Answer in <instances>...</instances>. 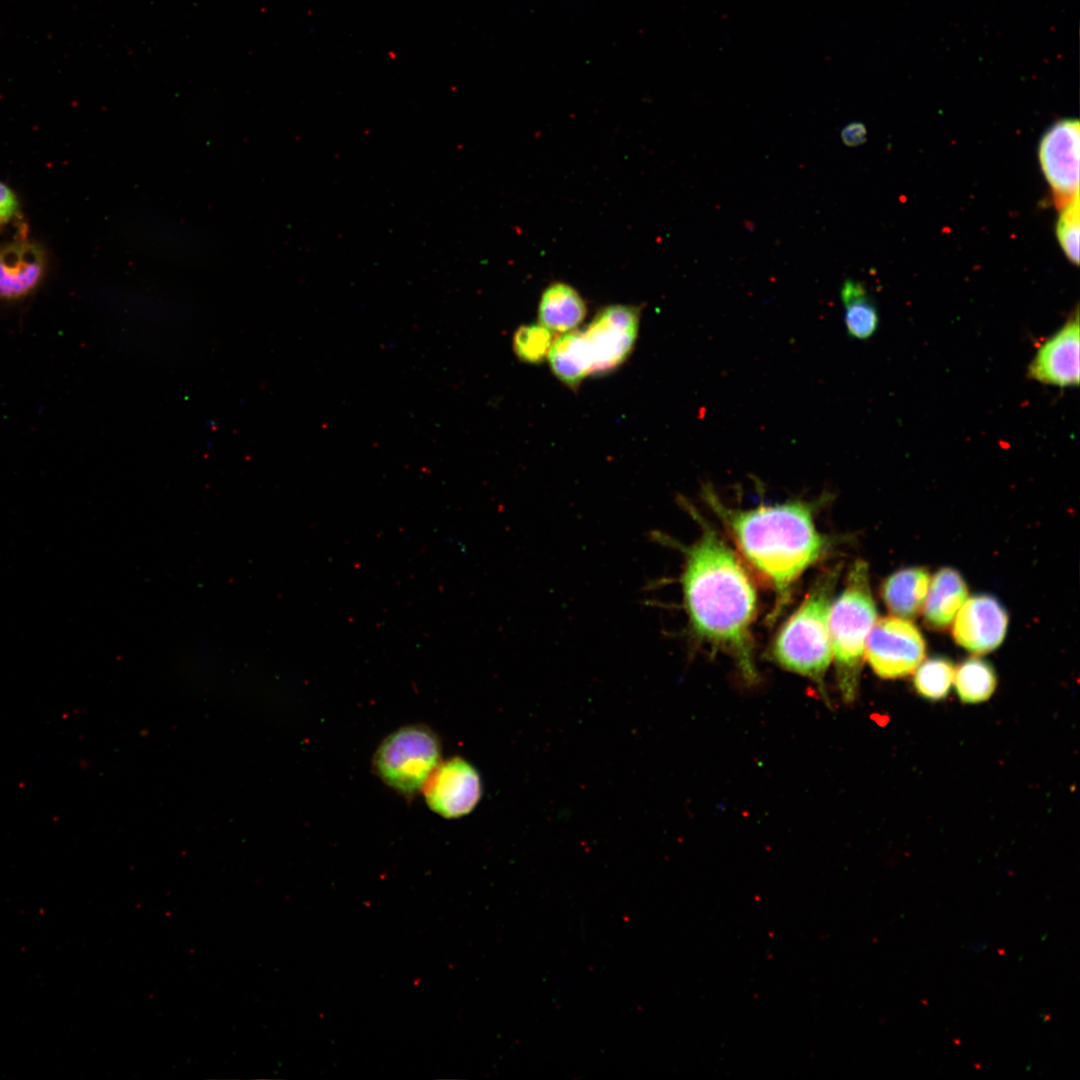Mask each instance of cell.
I'll return each instance as SVG.
<instances>
[{"label": "cell", "instance_id": "8992f818", "mask_svg": "<svg viewBox=\"0 0 1080 1080\" xmlns=\"http://www.w3.org/2000/svg\"><path fill=\"white\" fill-rule=\"evenodd\" d=\"M925 650L924 638L911 621L884 617L871 628L865 655L876 675L896 679L913 673L924 660Z\"/></svg>", "mask_w": 1080, "mask_h": 1080}, {"label": "cell", "instance_id": "9c48e42d", "mask_svg": "<svg viewBox=\"0 0 1080 1080\" xmlns=\"http://www.w3.org/2000/svg\"><path fill=\"white\" fill-rule=\"evenodd\" d=\"M423 789L428 806L445 818L467 815L478 804L482 794L478 772L460 757L439 763Z\"/></svg>", "mask_w": 1080, "mask_h": 1080}, {"label": "cell", "instance_id": "3957f363", "mask_svg": "<svg viewBox=\"0 0 1080 1080\" xmlns=\"http://www.w3.org/2000/svg\"><path fill=\"white\" fill-rule=\"evenodd\" d=\"M839 576L835 567L819 575L797 610L782 625L771 648L782 668L813 681L825 701L824 677L832 661L829 613Z\"/></svg>", "mask_w": 1080, "mask_h": 1080}, {"label": "cell", "instance_id": "ac0fdd59", "mask_svg": "<svg viewBox=\"0 0 1080 1080\" xmlns=\"http://www.w3.org/2000/svg\"><path fill=\"white\" fill-rule=\"evenodd\" d=\"M956 692L963 703L977 704L988 700L994 693L997 677L990 663L971 657L955 669Z\"/></svg>", "mask_w": 1080, "mask_h": 1080}, {"label": "cell", "instance_id": "8fae6325", "mask_svg": "<svg viewBox=\"0 0 1080 1080\" xmlns=\"http://www.w3.org/2000/svg\"><path fill=\"white\" fill-rule=\"evenodd\" d=\"M1079 311L1075 308L1065 324L1038 349L1027 376L1043 384L1072 387L1079 384Z\"/></svg>", "mask_w": 1080, "mask_h": 1080}, {"label": "cell", "instance_id": "603a6c76", "mask_svg": "<svg viewBox=\"0 0 1080 1080\" xmlns=\"http://www.w3.org/2000/svg\"><path fill=\"white\" fill-rule=\"evenodd\" d=\"M867 138V130L861 122H851L847 124L841 131V139L843 143L849 147H856L863 144Z\"/></svg>", "mask_w": 1080, "mask_h": 1080}, {"label": "cell", "instance_id": "e0dca14e", "mask_svg": "<svg viewBox=\"0 0 1080 1080\" xmlns=\"http://www.w3.org/2000/svg\"><path fill=\"white\" fill-rule=\"evenodd\" d=\"M840 296L848 336L857 340L872 337L879 327L880 319L876 305L864 285L847 279L841 286Z\"/></svg>", "mask_w": 1080, "mask_h": 1080}, {"label": "cell", "instance_id": "d6986e66", "mask_svg": "<svg viewBox=\"0 0 1080 1080\" xmlns=\"http://www.w3.org/2000/svg\"><path fill=\"white\" fill-rule=\"evenodd\" d=\"M914 687L925 699L938 701L945 698L954 680L955 667L945 657H934L922 661L914 671Z\"/></svg>", "mask_w": 1080, "mask_h": 1080}, {"label": "cell", "instance_id": "ba28073f", "mask_svg": "<svg viewBox=\"0 0 1080 1080\" xmlns=\"http://www.w3.org/2000/svg\"><path fill=\"white\" fill-rule=\"evenodd\" d=\"M640 309L610 305L601 309L583 331L592 360V374L608 373L629 356L639 329Z\"/></svg>", "mask_w": 1080, "mask_h": 1080}, {"label": "cell", "instance_id": "7c38bea8", "mask_svg": "<svg viewBox=\"0 0 1080 1080\" xmlns=\"http://www.w3.org/2000/svg\"><path fill=\"white\" fill-rule=\"evenodd\" d=\"M43 270V255L35 245L17 242L1 248L0 297L13 299L26 295L38 284Z\"/></svg>", "mask_w": 1080, "mask_h": 1080}, {"label": "cell", "instance_id": "4fadbf2b", "mask_svg": "<svg viewBox=\"0 0 1080 1080\" xmlns=\"http://www.w3.org/2000/svg\"><path fill=\"white\" fill-rule=\"evenodd\" d=\"M967 595L966 583L958 571L949 567L938 570L930 579L923 607L926 626L938 631L948 628Z\"/></svg>", "mask_w": 1080, "mask_h": 1080}, {"label": "cell", "instance_id": "7a4b0ae2", "mask_svg": "<svg viewBox=\"0 0 1080 1080\" xmlns=\"http://www.w3.org/2000/svg\"><path fill=\"white\" fill-rule=\"evenodd\" d=\"M703 496L744 558L773 588L770 617L775 619L795 582L829 547L816 527L811 504L798 500L741 510L725 506L710 486L703 487Z\"/></svg>", "mask_w": 1080, "mask_h": 1080}, {"label": "cell", "instance_id": "cb8c5ba5", "mask_svg": "<svg viewBox=\"0 0 1080 1080\" xmlns=\"http://www.w3.org/2000/svg\"><path fill=\"white\" fill-rule=\"evenodd\" d=\"M988 944L984 940H975L967 945V951L970 953H980L986 950Z\"/></svg>", "mask_w": 1080, "mask_h": 1080}, {"label": "cell", "instance_id": "6da1fadb", "mask_svg": "<svg viewBox=\"0 0 1080 1080\" xmlns=\"http://www.w3.org/2000/svg\"><path fill=\"white\" fill-rule=\"evenodd\" d=\"M686 510L700 526V536L684 545L662 533L653 537L683 555L680 584L691 633L728 654L746 682L759 680L754 660L752 623L757 610L755 587L732 549L687 501Z\"/></svg>", "mask_w": 1080, "mask_h": 1080}, {"label": "cell", "instance_id": "52a82bcc", "mask_svg": "<svg viewBox=\"0 0 1080 1080\" xmlns=\"http://www.w3.org/2000/svg\"><path fill=\"white\" fill-rule=\"evenodd\" d=\"M1039 162L1061 210L1079 197L1080 127L1077 119L1055 122L1040 140Z\"/></svg>", "mask_w": 1080, "mask_h": 1080}, {"label": "cell", "instance_id": "9a60e30c", "mask_svg": "<svg viewBox=\"0 0 1080 1080\" xmlns=\"http://www.w3.org/2000/svg\"><path fill=\"white\" fill-rule=\"evenodd\" d=\"M585 315V302L572 286L554 282L543 291L538 306V319L540 324L551 332L572 331Z\"/></svg>", "mask_w": 1080, "mask_h": 1080}, {"label": "cell", "instance_id": "ffe728a7", "mask_svg": "<svg viewBox=\"0 0 1080 1080\" xmlns=\"http://www.w3.org/2000/svg\"><path fill=\"white\" fill-rule=\"evenodd\" d=\"M552 344V334L541 324L521 326L513 338V348L517 356L528 363H539L548 355Z\"/></svg>", "mask_w": 1080, "mask_h": 1080}, {"label": "cell", "instance_id": "2e32d148", "mask_svg": "<svg viewBox=\"0 0 1080 1080\" xmlns=\"http://www.w3.org/2000/svg\"><path fill=\"white\" fill-rule=\"evenodd\" d=\"M547 357L555 376L570 387L592 374V360L582 332L564 333L552 342Z\"/></svg>", "mask_w": 1080, "mask_h": 1080}, {"label": "cell", "instance_id": "5b68a950", "mask_svg": "<svg viewBox=\"0 0 1080 1080\" xmlns=\"http://www.w3.org/2000/svg\"><path fill=\"white\" fill-rule=\"evenodd\" d=\"M440 743L423 725L402 727L378 747L374 757L377 775L394 790L413 795L420 791L440 763Z\"/></svg>", "mask_w": 1080, "mask_h": 1080}, {"label": "cell", "instance_id": "44dd1931", "mask_svg": "<svg viewBox=\"0 0 1080 1080\" xmlns=\"http://www.w3.org/2000/svg\"><path fill=\"white\" fill-rule=\"evenodd\" d=\"M1056 224V237L1071 263H1079L1080 198L1062 208Z\"/></svg>", "mask_w": 1080, "mask_h": 1080}, {"label": "cell", "instance_id": "30bf717a", "mask_svg": "<svg viewBox=\"0 0 1080 1080\" xmlns=\"http://www.w3.org/2000/svg\"><path fill=\"white\" fill-rule=\"evenodd\" d=\"M953 622L955 642L972 653L985 654L1003 642L1008 615L995 597L979 594L965 600Z\"/></svg>", "mask_w": 1080, "mask_h": 1080}, {"label": "cell", "instance_id": "5bb4252c", "mask_svg": "<svg viewBox=\"0 0 1080 1080\" xmlns=\"http://www.w3.org/2000/svg\"><path fill=\"white\" fill-rule=\"evenodd\" d=\"M929 584L930 574L926 568L900 569L884 581L882 599L894 617L911 621L923 611Z\"/></svg>", "mask_w": 1080, "mask_h": 1080}, {"label": "cell", "instance_id": "7402d4cb", "mask_svg": "<svg viewBox=\"0 0 1080 1080\" xmlns=\"http://www.w3.org/2000/svg\"><path fill=\"white\" fill-rule=\"evenodd\" d=\"M17 208L18 203L13 191L0 182V226L15 215Z\"/></svg>", "mask_w": 1080, "mask_h": 1080}, {"label": "cell", "instance_id": "277c9868", "mask_svg": "<svg viewBox=\"0 0 1080 1080\" xmlns=\"http://www.w3.org/2000/svg\"><path fill=\"white\" fill-rule=\"evenodd\" d=\"M876 620L868 565L857 560L849 569L841 594L833 599L829 613L832 661L846 703H852L857 696L866 642Z\"/></svg>", "mask_w": 1080, "mask_h": 1080}]
</instances>
